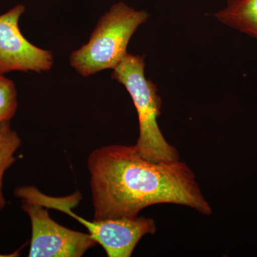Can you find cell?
Listing matches in <instances>:
<instances>
[{
    "label": "cell",
    "mask_w": 257,
    "mask_h": 257,
    "mask_svg": "<svg viewBox=\"0 0 257 257\" xmlns=\"http://www.w3.org/2000/svg\"><path fill=\"white\" fill-rule=\"evenodd\" d=\"M88 169L94 220L138 217L143 209L158 204L212 214L194 172L179 160L153 162L135 145H114L93 151Z\"/></svg>",
    "instance_id": "6da1fadb"
},
{
    "label": "cell",
    "mask_w": 257,
    "mask_h": 257,
    "mask_svg": "<svg viewBox=\"0 0 257 257\" xmlns=\"http://www.w3.org/2000/svg\"><path fill=\"white\" fill-rule=\"evenodd\" d=\"M145 67L144 57L127 54L111 73V78L126 88L138 112L140 135L135 147L153 162L179 160L177 149L167 143L157 124L162 99L156 85L145 77Z\"/></svg>",
    "instance_id": "7a4b0ae2"
},
{
    "label": "cell",
    "mask_w": 257,
    "mask_h": 257,
    "mask_svg": "<svg viewBox=\"0 0 257 257\" xmlns=\"http://www.w3.org/2000/svg\"><path fill=\"white\" fill-rule=\"evenodd\" d=\"M148 17L146 12L135 11L123 3L113 5L98 21L87 43L72 52L71 66L86 77L114 69L127 55L130 39Z\"/></svg>",
    "instance_id": "3957f363"
},
{
    "label": "cell",
    "mask_w": 257,
    "mask_h": 257,
    "mask_svg": "<svg viewBox=\"0 0 257 257\" xmlns=\"http://www.w3.org/2000/svg\"><path fill=\"white\" fill-rule=\"evenodd\" d=\"M15 194L23 202L62 211L82 223L109 257L131 256L140 240L145 235L154 234L157 231L155 221L151 218L138 216L93 221L83 219L72 211L82 199L79 192L67 197H50L35 187L25 186L17 189Z\"/></svg>",
    "instance_id": "277c9868"
},
{
    "label": "cell",
    "mask_w": 257,
    "mask_h": 257,
    "mask_svg": "<svg viewBox=\"0 0 257 257\" xmlns=\"http://www.w3.org/2000/svg\"><path fill=\"white\" fill-rule=\"evenodd\" d=\"M23 209L32 225L30 257H81L96 241L89 233L79 232L54 221L48 209L33 203L23 202Z\"/></svg>",
    "instance_id": "5b68a950"
},
{
    "label": "cell",
    "mask_w": 257,
    "mask_h": 257,
    "mask_svg": "<svg viewBox=\"0 0 257 257\" xmlns=\"http://www.w3.org/2000/svg\"><path fill=\"white\" fill-rule=\"evenodd\" d=\"M19 5L0 15V74L14 71L41 72L50 70L53 55L25 39L19 28L20 17L25 13Z\"/></svg>",
    "instance_id": "8992f818"
},
{
    "label": "cell",
    "mask_w": 257,
    "mask_h": 257,
    "mask_svg": "<svg viewBox=\"0 0 257 257\" xmlns=\"http://www.w3.org/2000/svg\"><path fill=\"white\" fill-rule=\"evenodd\" d=\"M214 15L224 25L257 39V0H228L227 7Z\"/></svg>",
    "instance_id": "52a82bcc"
},
{
    "label": "cell",
    "mask_w": 257,
    "mask_h": 257,
    "mask_svg": "<svg viewBox=\"0 0 257 257\" xmlns=\"http://www.w3.org/2000/svg\"><path fill=\"white\" fill-rule=\"evenodd\" d=\"M21 145L18 133L11 127L10 121L0 124V210L6 205L3 195V178L5 172L14 164L15 154Z\"/></svg>",
    "instance_id": "ba28073f"
},
{
    "label": "cell",
    "mask_w": 257,
    "mask_h": 257,
    "mask_svg": "<svg viewBox=\"0 0 257 257\" xmlns=\"http://www.w3.org/2000/svg\"><path fill=\"white\" fill-rule=\"evenodd\" d=\"M18 106V93L14 82L0 74V124L13 119Z\"/></svg>",
    "instance_id": "9c48e42d"
},
{
    "label": "cell",
    "mask_w": 257,
    "mask_h": 257,
    "mask_svg": "<svg viewBox=\"0 0 257 257\" xmlns=\"http://www.w3.org/2000/svg\"><path fill=\"white\" fill-rule=\"evenodd\" d=\"M22 248H19V249L16 250V251H14L13 253H9V254H0V257H16L20 256V251H21Z\"/></svg>",
    "instance_id": "30bf717a"
}]
</instances>
